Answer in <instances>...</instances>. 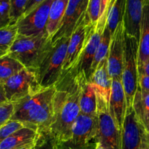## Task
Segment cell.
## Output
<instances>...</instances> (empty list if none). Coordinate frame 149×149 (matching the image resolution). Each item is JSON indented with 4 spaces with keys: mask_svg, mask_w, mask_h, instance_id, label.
Masks as SVG:
<instances>
[{
    "mask_svg": "<svg viewBox=\"0 0 149 149\" xmlns=\"http://www.w3.org/2000/svg\"><path fill=\"white\" fill-rule=\"evenodd\" d=\"M84 76L73 71L56 84L54 116L49 134L61 143L71 142L74 122L81 113L82 81Z\"/></svg>",
    "mask_w": 149,
    "mask_h": 149,
    "instance_id": "cell-1",
    "label": "cell"
},
{
    "mask_svg": "<svg viewBox=\"0 0 149 149\" xmlns=\"http://www.w3.org/2000/svg\"><path fill=\"white\" fill-rule=\"evenodd\" d=\"M55 93L56 85L15 103V113L11 119L19 120L26 127L37 130L41 135L49 133L54 116Z\"/></svg>",
    "mask_w": 149,
    "mask_h": 149,
    "instance_id": "cell-2",
    "label": "cell"
},
{
    "mask_svg": "<svg viewBox=\"0 0 149 149\" xmlns=\"http://www.w3.org/2000/svg\"><path fill=\"white\" fill-rule=\"evenodd\" d=\"M70 37H63L54 45L49 44L36 68L39 84L43 88L55 86L61 80L62 68Z\"/></svg>",
    "mask_w": 149,
    "mask_h": 149,
    "instance_id": "cell-3",
    "label": "cell"
},
{
    "mask_svg": "<svg viewBox=\"0 0 149 149\" xmlns=\"http://www.w3.org/2000/svg\"><path fill=\"white\" fill-rule=\"evenodd\" d=\"M1 84V102L18 103L45 90L38 79L36 70L24 68Z\"/></svg>",
    "mask_w": 149,
    "mask_h": 149,
    "instance_id": "cell-4",
    "label": "cell"
},
{
    "mask_svg": "<svg viewBox=\"0 0 149 149\" xmlns=\"http://www.w3.org/2000/svg\"><path fill=\"white\" fill-rule=\"evenodd\" d=\"M49 44L47 32L36 36L18 35L7 56L20 61L26 68L36 69Z\"/></svg>",
    "mask_w": 149,
    "mask_h": 149,
    "instance_id": "cell-5",
    "label": "cell"
},
{
    "mask_svg": "<svg viewBox=\"0 0 149 149\" xmlns=\"http://www.w3.org/2000/svg\"><path fill=\"white\" fill-rule=\"evenodd\" d=\"M138 44L139 42L135 37L125 33V56L122 81L126 97L127 108L132 106L139 83Z\"/></svg>",
    "mask_w": 149,
    "mask_h": 149,
    "instance_id": "cell-6",
    "label": "cell"
},
{
    "mask_svg": "<svg viewBox=\"0 0 149 149\" xmlns=\"http://www.w3.org/2000/svg\"><path fill=\"white\" fill-rule=\"evenodd\" d=\"M92 26L93 25L87 21L85 16L73 32L70 37L66 55L63 65L61 79L78 67L87 44L88 33Z\"/></svg>",
    "mask_w": 149,
    "mask_h": 149,
    "instance_id": "cell-7",
    "label": "cell"
},
{
    "mask_svg": "<svg viewBox=\"0 0 149 149\" xmlns=\"http://www.w3.org/2000/svg\"><path fill=\"white\" fill-rule=\"evenodd\" d=\"M53 1L45 0L27 15L22 17L16 23L18 28L19 35L36 36L47 32L49 10Z\"/></svg>",
    "mask_w": 149,
    "mask_h": 149,
    "instance_id": "cell-8",
    "label": "cell"
},
{
    "mask_svg": "<svg viewBox=\"0 0 149 149\" xmlns=\"http://www.w3.org/2000/svg\"><path fill=\"white\" fill-rule=\"evenodd\" d=\"M90 0H69L62 22L51 39L54 45L63 37H71L79 23L85 17Z\"/></svg>",
    "mask_w": 149,
    "mask_h": 149,
    "instance_id": "cell-9",
    "label": "cell"
},
{
    "mask_svg": "<svg viewBox=\"0 0 149 149\" xmlns=\"http://www.w3.org/2000/svg\"><path fill=\"white\" fill-rule=\"evenodd\" d=\"M90 81L93 84L97 96V111H109L113 79L109 71L108 56L97 65L90 77Z\"/></svg>",
    "mask_w": 149,
    "mask_h": 149,
    "instance_id": "cell-10",
    "label": "cell"
},
{
    "mask_svg": "<svg viewBox=\"0 0 149 149\" xmlns=\"http://www.w3.org/2000/svg\"><path fill=\"white\" fill-rule=\"evenodd\" d=\"M146 133L145 126L138 118L133 107L127 108L121 130L122 149H140Z\"/></svg>",
    "mask_w": 149,
    "mask_h": 149,
    "instance_id": "cell-11",
    "label": "cell"
},
{
    "mask_svg": "<svg viewBox=\"0 0 149 149\" xmlns=\"http://www.w3.org/2000/svg\"><path fill=\"white\" fill-rule=\"evenodd\" d=\"M106 26V22L98 21L95 26H92L88 33L87 44L81 56V61L75 71L77 73H81L86 79L90 81L91 77V68L101 41L103 31Z\"/></svg>",
    "mask_w": 149,
    "mask_h": 149,
    "instance_id": "cell-12",
    "label": "cell"
},
{
    "mask_svg": "<svg viewBox=\"0 0 149 149\" xmlns=\"http://www.w3.org/2000/svg\"><path fill=\"white\" fill-rule=\"evenodd\" d=\"M98 132V115L90 116L80 113L73 126L71 142L75 146L84 148L90 141L97 138Z\"/></svg>",
    "mask_w": 149,
    "mask_h": 149,
    "instance_id": "cell-13",
    "label": "cell"
},
{
    "mask_svg": "<svg viewBox=\"0 0 149 149\" xmlns=\"http://www.w3.org/2000/svg\"><path fill=\"white\" fill-rule=\"evenodd\" d=\"M125 25L124 20L118 26L112 36L110 49L108 55L109 71L112 79H122L125 56Z\"/></svg>",
    "mask_w": 149,
    "mask_h": 149,
    "instance_id": "cell-14",
    "label": "cell"
},
{
    "mask_svg": "<svg viewBox=\"0 0 149 149\" xmlns=\"http://www.w3.org/2000/svg\"><path fill=\"white\" fill-rule=\"evenodd\" d=\"M99 132L97 141L107 149H122L121 130L112 119L109 110H98Z\"/></svg>",
    "mask_w": 149,
    "mask_h": 149,
    "instance_id": "cell-15",
    "label": "cell"
},
{
    "mask_svg": "<svg viewBox=\"0 0 149 149\" xmlns=\"http://www.w3.org/2000/svg\"><path fill=\"white\" fill-rule=\"evenodd\" d=\"M127 111V101L122 79H113L109 113L115 124L122 130Z\"/></svg>",
    "mask_w": 149,
    "mask_h": 149,
    "instance_id": "cell-16",
    "label": "cell"
},
{
    "mask_svg": "<svg viewBox=\"0 0 149 149\" xmlns=\"http://www.w3.org/2000/svg\"><path fill=\"white\" fill-rule=\"evenodd\" d=\"M146 0H126L124 25L125 33L135 37L139 42L143 10Z\"/></svg>",
    "mask_w": 149,
    "mask_h": 149,
    "instance_id": "cell-17",
    "label": "cell"
},
{
    "mask_svg": "<svg viewBox=\"0 0 149 149\" xmlns=\"http://www.w3.org/2000/svg\"><path fill=\"white\" fill-rule=\"evenodd\" d=\"M40 136L37 130L26 127L0 141V149H13L36 143Z\"/></svg>",
    "mask_w": 149,
    "mask_h": 149,
    "instance_id": "cell-18",
    "label": "cell"
},
{
    "mask_svg": "<svg viewBox=\"0 0 149 149\" xmlns=\"http://www.w3.org/2000/svg\"><path fill=\"white\" fill-rule=\"evenodd\" d=\"M149 60V0H146L143 10L138 44V68L145 65Z\"/></svg>",
    "mask_w": 149,
    "mask_h": 149,
    "instance_id": "cell-19",
    "label": "cell"
},
{
    "mask_svg": "<svg viewBox=\"0 0 149 149\" xmlns=\"http://www.w3.org/2000/svg\"><path fill=\"white\" fill-rule=\"evenodd\" d=\"M68 2L69 0H54L51 4L46 28L47 33L50 40L62 22Z\"/></svg>",
    "mask_w": 149,
    "mask_h": 149,
    "instance_id": "cell-20",
    "label": "cell"
},
{
    "mask_svg": "<svg viewBox=\"0 0 149 149\" xmlns=\"http://www.w3.org/2000/svg\"><path fill=\"white\" fill-rule=\"evenodd\" d=\"M80 109L84 114L96 116L97 115V96L93 84L84 77L82 81Z\"/></svg>",
    "mask_w": 149,
    "mask_h": 149,
    "instance_id": "cell-21",
    "label": "cell"
},
{
    "mask_svg": "<svg viewBox=\"0 0 149 149\" xmlns=\"http://www.w3.org/2000/svg\"><path fill=\"white\" fill-rule=\"evenodd\" d=\"M126 0H111L109 8L106 26L113 36L119 23L124 20Z\"/></svg>",
    "mask_w": 149,
    "mask_h": 149,
    "instance_id": "cell-22",
    "label": "cell"
},
{
    "mask_svg": "<svg viewBox=\"0 0 149 149\" xmlns=\"http://www.w3.org/2000/svg\"><path fill=\"white\" fill-rule=\"evenodd\" d=\"M132 107L139 120L146 126L149 120V92L143 91L138 86Z\"/></svg>",
    "mask_w": 149,
    "mask_h": 149,
    "instance_id": "cell-23",
    "label": "cell"
},
{
    "mask_svg": "<svg viewBox=\"0 0 149 149\" xmlns=\"http://www.w3.org/2000/svg\"><path fill=\"white\" fill-rule=\"evenodd\" d=\"M0 29V58H1L9 53L19 33L17 24H9Z\"/></svg>",
    "mask_w": 149,
    "mask_h": 149,
    "instance_id": "cell-24",
    "label": "cell"
},
{
    "mask_svg": "<svg viewBox=\"0 0 149 149\" xmlns=\"http://www.w3.org/2000/svg\"><path fill=\"white\" fill-rule=\"evenodd\" d=\"M26 67L17 60L10 56L1 58L0 63V83H2L13 76L23 71Z\"/></svg>",
    "mask_w": 149,
    "mask_h": 149,
    "instance_id": "cell-25",
    "label": "cell"
},
{
    "mask_svg": "<svg viewBox=\"0 0 149 149\" xmlns=\"http://www.w3.org/2000/svg\"><path fill=\"white\" fill-rule=\"evenodd\" d=\"M111 39L112 35L111 33L110 30H109L107 26H106L104 31H103L101 41H100L98 48H97V52H96L95 57L94 61H93V65H92L91 76L93 75L94 71H95V69L97 68L99 63L109 55Z\"/></svg>",
    "mask_w": 149,
    "mask_h": 149,
    "instance_id": "cell-26",
    "label": "cell"
},
{
    "mask_svg": "<svg viewBox=\"0 0 149 149\" xmlns=\"http://www.w3.org/2000/svg\"><path fill=\"white\" fill-rule=\"evenodd\" d=\"M26 127V125L20 121L10 119L5 124L0 126V141L8 138L15 132Z\"/></svg>",
    "mask_w": 149,
    "mask_h": 149,
    "instance_id": "cell-27",
    "label": "cell"
},
{
    "mask_svg": "<svg viewBox=\"0 0 149 149\" xmlns=\"http://www.w3.org/2000/svg\"><path fill=\"white\" fill-rule=\"evenodd\" d=\"M29 0H12L10 12V24H16L23 17Z\"/></svg>",
    "mask_w": 149,
    "mask_h": 149,
    "instance_id": "cell-28",
    "label": "cell"
},
{
    "mask_svg": "<svg viewBox=\"0 0 149 149\" xmlns=\"http://www.w3.org/2000/svg\"><path fill=\"white\" fill-rule=\"evenodd\" d=\"M102 0H90L86 18L93 26H95L100 18Z\"/></svg>",
    "mask_w": 149,
    "mask_h": 149,
    "instance_id": "cell-29",
    "label": "cell"
},
{
    "mask_svg": "<svg viewBox=\"0 0 149 149\" xmlns=\"http://www.w3.org/2000/svg\"><path fill=\"white\" fill-rule=\"evenodd\" d=\"M62 144L57 141L49 133L42 134L38 140L36 149H64Z\"/></svg>",
    "mask_w": 149,
    "mask_h": 149,
    "instance_id": "cell-30",
    "label": "cell"
},
{
    "mask_svg": "<svg viewBox=\"0 0 149 149\" xmlns=\"http://www.w3.org/2000/svg\"><path fill=\"white\" fill-rule=\"evenodd\" d=\"M15 113V103L13 102L1 101L0 103V126L12 119Z\"/></svg>",
    "mask_w": 149,
    "mask_h": 149,
    "instance_id": "cell-31",
    "label": "cell"
},
{
    "mask_svg": "<svg viewBox=\"0 0 149 149\" xmlns=\"http://www.w3.org/2000/svg\"><path fill=\"white\" fill-rule=\"evenodd\" d=\"M12 0H0V28L10 23V12Z\"/></svg>",
    "mask_w": 149,
    "mask_h": 149,
    "instance_id": "cell-32",
    "label": "cell"
},
{
    "mask_svg": "<svg viewBox=\"0 0 149 149\" xmlns=\"http://www.w3.org/2000/svg\"><path fill=\"white\" fill-rule=\"evenodd\" d=\"M45 0H29L27 3V5H26V9H25L24 13H23V16L27 15L29 13H30L31 12L33 11L35 8L38 7L39 5H40L42 2H44Z\"/></svg>",
    "mask_w": 149,
    "mask_h": 149,
    "instance_id": "cell-33",
    "label": "cell"
},
{
    "mask_svg": "<svg viewBox=\"0 0 149 149\" xmlns=\"http://www.w3.org/2000/svg\"><path fill=\"white\" fill-rule=\"evenodd\" d=\"M138 86L143 91L149 92V76L139 74V83Z\"/></svg>",
    "mask_w": 149,
    "mask_h": 149,
    "instance_id": "cell-34",
    "label": "cell"
},
{
    "mask_svg": "<svg viewBox=\"0 0 149 149\" xmlns=\"http://www.w3.org/2000/svg\"><path fill=\"white\" fill-rule=\"evenodd\" d=\"M138 72H139V74L149 76V60L145 65L138 68Z\"/></svg>",
    "mask_w": 149,
    "mask_h": 149,
    "instance_id": "cell-35",
    "label": "cell"
},
{
    "mask_svg": "<svg viewBox=\"0 0 149 149\" xmlns=\"http://www.w3.org/2000/svg\"><path fill=\"white\" fill-rule=\"evenodd\" d=\"M140 149H149V134L147 132Z\"/></svg>",
    "mask_w": 149,
    "mask_h": 149,
    "instance_id": "cell-36",
    "label": "cell"
},
{
    "mask_svg": "<svg viewBox=\"0 0 149 149\" xmlns=\"http://www.w3.org/2000/svg\"><path fill=\"white\" fill-rule=\"evenodd\" d=\"M93 149H107V148H106V147L101 143L99 142V141H97L95 143V148Z\"/></svg>",
    "mask_w": 149,
    "mask_h": 149,
    "instance_id": "cell-37",
    "label": "cell"
},
{
    "mask_svg": "<svg viewBox=\"0 0 149 149\" xmlns=\"http://www.w3.org/2000/svg\"><path fill=\"white\" fill-rule=\"evenodd\" d=\"M36 143H34V144H31V145H29V146H23V147H18V148H13V149H28L30 147L36 145Z\"/></svg>",
    "mask_w": 149,
    "mask_h": 149,
    "instance_id": "cell-38",
    "label": "cell"
},
{
    "mask_svg": "<svg viewBox=\"0 0 149 149\" xmlns=\"http://www.w3.org/2000/svg\"><path fill=\"white\" fill-rule=\"evenodd\" d=\"M145 128H146V132L149 134V120L148 121V122L146 123V125Z\"/></svg>",
    "mask_w": 149,
    "mask_h": 149,
    "instance_id": "cell-39",
    "label": "cell"
},
{
    "mask_svg": "<svg viewBox=\"0 0 149 149\" xmlns=\"http://www.w3.org/2000/svg\"><path fill=\"white\" fill-rule=\"evenodd\" d=\"M36 144H37V143H36ZM36 145L30 147V148H28V149H36Z\"/></svg>",
    "mask_w": 149,
    "mask_h": 149,
    "instance_id": "cell-40",
    "label": "cell"
}]
</instances>
